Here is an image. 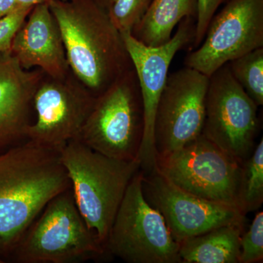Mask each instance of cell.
Instances as JSON below:
<instances>
[{"mask_svg": "<svg viewBox=\"0 0 263 263\" xmlns=\"http://www.w3.org/2000/svg\"><path fill=\"white\" fill-rule=\"evenodd\" d=\"M245 221L233 223L183 240L179 243L181 262L240 263V239Z\"/></svg>", "mask_w": 263, "mask_h": 263, "instance_id": "2e32d148", "label": "cell"}, {"mask_svg": "<svg viewBox=\"0 0 263 263\" xmlns=\"http://www.w3.org/2000/svg\"><path fill=\"white\" fill-rule=\"evenodd\" d=\"M32 8H18L0 18V53L10 51L17 31L28 16Z\"/></svg>", "mask_w": 263, "mask_h": 263, "instance_id": "7402d4cb", "label": "cell"}, {"mask_svg": "<svg viewBox=\"0 0 263 263\" xmlns=\"http://www.w3.org/2000/svg\"><path fill=\"white\" fill-rule=\"evenodd\" d=\"M235 81L257 106L263 105V48H257L228 63Z\"/></svg>", "mask_w": 263, "mask_h": 263, "instance_id": "ac0fdd59", "label": "cell"}, {"mask_svg": "<svg viewBox=\"0 0 263 263\" xmlns=\"http://www.w3.org/2000/svg\"><path fill=\"white\" fill-rule=\"evenodd\" d=\"M65 79L38 85L33 97L36 120L29 126L27 140L61 148L79 139L96 97Z\"/></svg>", "mask_w": 263, "mask_h": 263, "instance_id": "4fadbf2b", "label": "cell"}, {"mask_svg": "<svg viewBox=\"0 0 263 263\" xmlns=\"http://www.w3.org/2000/svg\"><path fill=\"white\" fill-rule=\"evenodd\" d=\"M10 51L24 69L39 67L51 79H65L69 65L65 46L48 3L33 7L17 31Z\"/></svg>", "mask_w": 263, "mask_h": 263, "instance_id": "5bb4252c", "label": "cell"}, {"mask_svg": "<svg viewBox=\"0 0 263 263\" xmlns=\"http://www.w3.org/2000/svg\"><path fill=\"white\" fill-rule=\"evenodd\" d=\"M263 259V212L254 218L240 239V263L262 262Z\"/></svg>", "mask_w": 263, "mask_h": 263, "instance_id": "44dd1931", "label": "cell"}, {"mask_svg": "<svg viewBox=\"0 0 263 263\" xmlns=\"http://www.w3.org/2000/svg\"><path fill=\"white\" fill-rule=\"evenodd\" d=\"M143 195L160 212L178 243L209 230L245 221L238 208L209 201L186 193L167 181L156 170L143 173Z\"/></svg>", "mask_w": 263, "mask_h": 263, "instance_id": "7c38bea8", "label": "cell"}, {"mask_svg": "<svg viewBox=\"0 0 263 263\" xmlns=\"http://www.w3.org/2000/svg\"><path fill=\"white\" fill-rule=\"evenodd\" d=\"M41 75L19 64L11 51L0 53V154L27 140L33 97Z\"/></svg>", "mask_w": 263, "mask_h": 263, "instance_id": "9a60e30c", "label": "cell"}, {"mask_svg": "<svg viewBox=\"0 0 263 263\" xmlns=\"http://www.w3.org/2000/svg\"><path fill=\"white\" fill-rule=\"evenodd\" d=\"M263 202V139L243 162L240 203L242 212L257 210Z\"/></svg>", "mask_w": 263, "mask_h": 263, "instance_id": "d6986e66", "label": "cell"}, {"mask_svg": "<svg viewBox=\"0 0 263 263\" xmlns=\"http://www.w3.org/2000/svg\"><path fill=\"white\" fill-rule=\"evenodd\" d=\"M4 262V261L3 260V259H1V257H0V263Z\"/></svg>", "mask_w": 263, "mask_h": 263, "instance_id": "484cf974", "label": "cell"}, {"mask_svg": "<svg viewBox=\"0 0 263 263\" xmlns=\"http://www.w3.org/2000/svg\"><path fill=\"white\" fill-rule=\"evenodd\" d=\"M213 17L185 67L210 77L228 62L263 48V0H228Z\"/></svg>", "mask_w": 263, "mask_h": 263, "instance_id": "9c48e42d", "label": "cell"}, {"mask_svg": "<svg viewBox=\"0 0 263 263\" xmlns=\"http://www.w3.org/2000/svg\"><path fill=\"white\" fill-rule=\"evenodd\" d=\"M143 133V101L133 67L95 98L79 140L107 157L138 160Z\"/></svg>", "mask_w": 263, "mask_h": 263, "instance_id": "5b68a950", "label": "cell"}, {"mask_svg": "<svg viewBox=\"0 0 263 263\" xmlns=\"http://www.w3.org/2000/svg\"><path fill=\"white\" fill-rule=\"evenodd\" d=\"M110 3L48 2L61 32L69 67L98 96L133 67L122 34L109 15Z\"/></svg>", "mask_w": 263, "mask_h": 263, "instance_id": "7a4b0ae2", "label": "cell"}, {"mask_svg": "<svg viewBox=\"0 0 263 263\" xmlns=\"http://www.w3.org/2000/svg\"><path fill=\"white\" fill-rule=\"evenodd\" d=\"M209 77L185 67L167 76L156 111L157 155L179 149L202 134Z\"/></svg>", "mask_w": 263, "mask_h": 263, "instance_id": "8fae6325", "label": "cell"}, {"mask_svg": "<svg viewBox=\"0 0 263 263\" xmlns=\"http://www.w3.org/2000/svg\"><path fill=\"white\" fill-rule=\"evenodd\" d=\"M228 1V0H197L195 35L193 41L195 49L202 43L209 24L219 7Z\"/></svg>", "mask_w": 263, "mask_h": 263, "instance_id": "603a6c76", "label": "cell"}, {"mask_svg": "<svg viewBox=\"0 0 263 263\" xmlns=\"http://www.w3.org/2000/svg\"><path fill=\"white\" fill-rule=\"evenodd\" d=\"M110 3H111V2L114 1V0H110Z\"/></svg>", "mask_w": 263, "mask_h": 263, "instance_id": "4316f807", "label": "cell"}, {"mask_svg": "<svg viewBox=\"0 0 263 263\" xmlns=\"http://www.w3.org/2000/svg\"><path fill=\"white\" fill-rule=\"evenodd\" d=\"M195 18L183 19L169 41L161 46H148L133 37L131 32L121 33L133 68L136 70L141 90L144 133L138 160L144 174L153 171L157 160L154 129L157 105L168 76L171 62L176 53L193 43Z\"/></svg>", "mask_w": 263, "mask_h": 263, "instance_id": "30bf717a", "label": "cell"}, {"mask_svg": "<svg viewBox=\"0 0 263 263\" xmlns=\"http://www.w3.org/2000/svg\"><path fill=\"white\" fill-rule=\"evenodd\" d=\"M143 172L132 179L105 243L106 253L129 263H179V245L163 216L147 201Z\"/></svg>", "mask_w": 263, "mask_h": 263, "instance_id": "52a82bcc", "label": "cell"}, {"mask_svg": "<svg viewBox=\"0 0 263 263\" xmlns=\"http://www.w3.org/2000/svg\"><path fill=\"white\" fill-rule=\"evenodd\" d=\"M153 0H114L109 15L120 33L131 32L141 20Z\"/></svg>", "mask_w": 263, "mask_h": 263, "instance_id": "ffe728a7", "label": "cell"}, {"mask_svg": "<svg viewBox=\"0 0 263 263\" xmlns=\"http://www.w3.org/2000/svg\"><path fill=\"white\" fill-rule=\"evenodd\" d=\"M257 107L226 64L209 77L202 134L227 155L243 162L254 148Z\"/></svg>", "mask_w": 263, "mask_h": 263, "instance_id": "ba28073f", "label": "cell"}, {"mask_svg": "<svg viewBox=\"0 0 263 263\" xmlns=\"http://www.w3.org/2000/svg\"><path fill=\"white\" fill-rule=\"evenodd\" d=\"M48 1L50 0H17L18 8H33L37 5L47 3Z\"/></svg>", "mask_w": 263, "mask_h": 263, "instance_id": "d4e9b609", "label": "cell"}, {"mask_svg": "<svg viewBox=\"0 0 263 263\" xmlns=\"http://www.w3.org/2000/svg\"><path fill=\"white\" fill-rule=\"evenodd\" d=\"M197 11V0H153L132 34L146 46H161L183 19L196 18Z\"/></svg>", "mask_w": 263, "mask_h": 263, "instance_id": "e0dca14e", "label": "cell"}, {"mask_svg": "<svg viewBox=\"0 0 263 263\" xmlns=\"http://www.w3.org/2000/svg\"><path fill=\"white\" fill-rule=\"evenodd\" d=\"M18 8L17 0H0V18L13 13Z\"/></svg>", "mask_w": 263, "mask_h": 263, "instance_id": "cb8c5ba5", "label": "cell"}, {"mask_svg": "<svg viewBox=\"0 0 263 263\" xmlns=\"http://www.w3.org/2000/svg\"><path fill=\"white\" fill-rule=\"evenodd\" d=\"M60 153L78 209L105 247L119 205L141 164L107 157L79 139L66 143Z\"/></svg>", "mask_w": 263, "mask_h": 263, "instance_id": "3957f363", "label": "cell"}, {"mask_svg": "<svg viewBox=\"0 0 263 263\" xmlns=\"http://www.w3.org/2000/svg\"><path fill=\"white\" fill-rule=\"evenodd\" d=\"M155 170L186 193L241 210L243 162L202 134L179 149L157 156Z\"/></svg>", "mask_w": 263, "mask_h": 263, "instance_id": "8992f818", "label": "cell"}, {"mask_svg": "<svg viewBox=\"0 0 263 263\" xmlns=\"http://www.w3.org/2000/svg\"><path fill=\"white\" fill-rule=\"evenodd\" d=\"M70 188L60 148L27 140L0 154V257L3 261L9 259L48 202Z\"/></svg>", "mask_w": 263, "mask_h": 263, "instance_id": "6da1fadb", "label": "cell"}, {"mask_svg": "<svg viewBox=\"0 0 263 263\" xmlns=\"http://www.w3.org/2000/svg\"><path fill=\"white\" fill-rule=\"evenodd\" d=\"M105 254L103 243L79 212L70 188L48 202L9 259L18 263H77Z\"/></svg>", "mask_w": 263, "mask_h": 263, "instance_id": "277c9868", "label": "cell"}]
</instances>
